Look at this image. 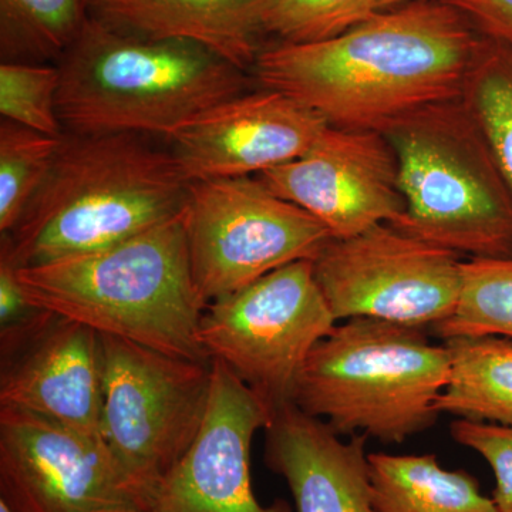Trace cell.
Segmentation results:
<instances>
[{
    "label": "cell",
    "instance_id": "cell-1",
    "mask_svg": "<svg viewBox=\"0 0 512 512\" xmlns=\"http://www.w3.org/2000/svg\"><path fill=\"white\" fill-rule=\"evenodd\" d=\"M484 39L444 0H414L330 39L265 45L252 70L264 89L318 111L330 126L379 131L463 96Z\"/></svg>",
    "mask_w": 512,
    "mask_h": 512
},
{
    "label": "cell",
    "instance_id": "cell-2",
    "mask_svg": "<svg viewBox=\"0 0 512 512\" xmlns=\"http://www.w3.org/2000/svg\"><path fill=\"white\" fill-rule=\"evenodd\" d=\"M190 181L141 134L64 133L55 161L0 252L18 268L89 254L180 217Z\"/></svg>",
    "mask_w": 512,
    "mask_h": 512
},
{
    "label": "cell",
    "instance_id": "cell-3",
    "mask_svg": "<svg viewBox=\"0 0 512 512\" xmlns=\"http://www.w3.org/2000/svg\"><path fill=\"white\" fill-rule=\"evenodd\" d=\"M37 309L165 355L210 363L200 342L208 303L192 278L183 214L89 254L18 268Z\"/></svg>",
    "mask_w": 512,
    "mask_h": 512
},
{
    "label": "cell",
    "instance_id": "cell-4",
    "mask_svg": "<svg viewBox=\"0 0 512 512\" xmlns=\"http://www.w3.org/2000/svg\"><path fill=\"white\" fill-rule=\"evenodd\" d=\"M67 133L161 134L247 92L245 70L181 39L126 35L90 16L57 62Z\"/></svg>",
    "mask_w": 512,
    "mask_h": 512
},
{
    "label": "cell",
    "instance_id": "cell-5",
    "mask_svg": "<svg viewBox=\"0 0 512 512\" xmlns=\"http://www.w3.org/2000/svg\"><path fill=\"white\" fill-rule=\"evenodd\" d=\"M450 356L426 329L387 320H345L306 359L292 403L340 437L402 444L436 423Z\"/></svg>",
    "mask_w": 512,
    "mask_h": 512
},
{
    "label": "cell",
    "instance_id": "cell-6",
    "mask_svg": "<svg viewBox=\"0 0 512 512\" xmlns=\"http://www.w3.org/2000/svg\"><path fill=\"white\" fill-rule=\"evenodd\" d=\"M399 164V229L470 258L512 256V201L463 97L403 114L379 130Z\"/></svg>",
    "mask_w": 512,
    "mask_h": 512
},
{
    "label": "cell",
    "instance_id": "cell-7",
    "mask_svg": "<svg viewBox=\"0 0 512 512\" xmlns=\"http://www.w3.org/2000/svg\"><path fill=\"white\" fill-rule=\"evenodd\" d=\"M100 436L146 503L200 433L210 403L211 362H194L100 335Z\"/></svg>",
    "mask_w": 512,
    "mask_h": 512
},
{
    "label": "cell",
    "instance_id": "cell-8",
    "mask_svg": "<svg viewBox=\"0 0 512 512\" xmlns=\"http://www.w3.org/2000/svg\"><path fill=\"white\" fill-rule=\"evenodd\" d=\"M183 221L192 278L207 303L291 262L313 261L333 238L258 177L191 181Z\"/></svg>",
    "mask_w": 512,
    "mask_h": 512
},
{
    "label": "cell",
    "instance_id": "cell-9",
    "mask_svg": "<svg viewBox=\"0 0 512 512\" xmlns=\"http://www.w3.org/2000/svg\"><path fill=\"white\" fill-rule=\"evenodd\" d=\"M336 322L312 261L302 259L208 303L200 342L211 360L224 363L275 413L292 403L306 359Z\"/></svg>",
    "mask_w": 512,
    "mask_h": 512
},
{
    "label": "cell",
    "instance_id": "cell-10",
    "mask_svg": "<svg viewBox=\"0 0 512 512\" xmlns=\"http://www.w3.org/2000/svg\"><path fill=\"white\" fill-rule=\"evenodd\" d=\"M461 255L377 224L332 238L313 259V275L336 320L373 318L436 328L456 311Z\"/></svg>",
    "mask_w": 512,
    "mask_h": 512
},
{
    "label": "cell",
    "instance_id": "cell-11",
    "mask_svg": "<svg viewBox=\"0 0 512 512\" xmlns=\"http://www.w3.org/2000/svg\"><path fill=\"white\" fill-rule=\"evenodd\" d=\"M0 491L15 512H143L140 495L101 436L5 407Z\"/></svg>",
    "mask_w": 512,
    "mask_h": 512
},
{
    "label": "cell",
    "instance_id": "cell-12",
    "mask_svg": "<svg viewBox=\"0 0 512 512\" xmlns=\"http://www.w3.org/2000/svg\"><path fill=\"white\" fill-rule=\"evenodd\" d=\"M274 194L318 218L333 238L399 227L407 205L392 146L375 130L329 126L303 156L258 175Z\"/></svg>",
    "mask_w": 512,
    "mask_h": 512
},
{
    "label": "cell",
    "instance_id": "cell-13",
    "mask_svg": "<svg viewBox=\"0 0 512 512\" xmlns=\"http://www.w3.org/2000/svg\"><path fill=\"white\" fill-rule=\"evenodd\" d=\"M210 403L184 457L150 491L143 512H292L286 500L262 505L251 484V446L274 410L218 360Z\"/></svg>",
    "mask_w": 512,
    "mask_h": 512
},
{
    "label": "cell",
    "instance_id": "cell-14",
    "mask_svg": "<svg viewBox=\"0 0 512 512\" xmlns=\"http://www.w3.org/2000/svg\"><path fill=\"white\" fill-rule=\"evenodd\" d=\"M0 407L100 436L103 349L96 330L37 309L0 330Z\"/></svg>",
    "mask_w": 512,
    "mask_h": 512
},
{
    "label": "cell",
    "instance_id": "cell-15",
    "mask_svg": "<svg viewBox=\"0 0 512 512\" xmlns=\"http://www.w3.org/2000/svg\"><path fill=\"white\" fill-rule=\"evenodd\" d=\"M328 120L284 93H244L205 110L168 137L187 180L251 177L303 156Z\"/></svg>",
    "mask_w": 512,
    "mask_h": 512
},
{
    "label": "cell",
    "instance_id": "cell-16",
    "mask_svg": "<svg viewBox=\"0 0 512 512\" xmlns=\"http://www.w3.org/2000/svg\"><path fill=\"white\" fill-rule=\"evenodd\" d=\"M265 464L284 477L298 512H377L369 436L343 441L325 421L293 403L279 407L265 429Z\"/></svg>",
    "mask_w": 512,
    "mask_h": 512
},
{
    "label": "cell",
    "instance_id": "cell-17",
    "mask_svg": "<svg viewBox=\"0 0 512 512\" xmlns=\"http://www.w3.org/2000/svg\"><path fill=\"white\" fill-rule=\"evenodd\" d=\"M275 0H89L90 16L126 35L197 43L239 69L264 49Z\"/></svg>",
    "mask_w": 512,
    "mask_h": 512
},
{
    "label": "cell",
    "instance_id": "cell-18",
    "mask_svg": "<svg viewBox=\"0 0 512 512\" xmlns=\"http://www.w3.org/2000/svg\"><path fill=\"white\" fill-rule=\"evenodd\" d=\"M377 512H500L466 470L440 466L434 454H367Z\"/></svg>",
    "mask_w": 512,
    "mask_h": 512
},
{
    "label": "cell",
    "instance_id": "cell-19",
    "mask_svg": "<svg viewBox=\"0 0 512 512\" xmlns=\"http://www.w3.org/2000/svg\"><path fill=\"white\" fill-rule=\"evenodd\" d=\"M444 346L450 373L437 412L512 426V338L460 336Z\"/></svg>",
    "mask_w": 512,
    "mask_h": 512
},
{
    "label": "cell",
    "instance_id": "cell-20",
    "mask_svg": "<svg viewBox=\"0 0 512 512\" xmlns=\"http://www.w3.org/2000/svg\"><path fill=\"white\" fill-rule=\"evenodd\" d=\"M89 18V0H0L2 62H59Z\"/></svg>",
    "mask_w": 512,
    "mask_h": 512
},
{
    "label": "cell",
    "instance_id": "cell-21",
    "mask_svg": "<svg viewBox=\"0 0 512 512\" xmlns=\"http://www.w3.org/2000/svg\"><path fill=\"white\" fill-rule=\"evenodd\" d=\"M461 97L483 131L512 201V49L485 37Z\"/></svg>",
    "mask_w": 512,
    "mask_h": 512
},
{
    "label": "cell",
    "instance_id": "cell-22",
    "mask_svg": "<svg viewBox=\"0 0 512 512\" xmlns=\"http://www.w3.org/2000/svg\"><path fill=\"white\" fill-rule=\"evenodd\" d=\"M460 299L450 318L433 329L440 339L512 338V256L470 258L461 264Z\"/></svg>",
    "mask_w": 512,
    "mask_h": 512
},
{
    "label": "cell",
    "instance_id": "cell-23",
    "mask_svg": "<svg viewBox=\"0 0 512 512\" xmlns=\"http://www.w3.org/2000/svg\"><path fill=\"white\" fill-rule=\"evenodd\" d=\"M62 137L0 123V231L10 234L46 180Z\"/></svg>",
    "mask_w": 512,
    "mask_h": 512
},
{
    "label": "cell",
    "instance_id": "cell-24",
    "mask_svg": "<svg viewBox=\"0 0 512 512\" xmlns=\"http://www.w3.org/2000/svg\"><path fill=\"white\" fill-rule=\"evenodd\" d=\"M59 67L47 64H0V114L12 121L47 134L62 137L64 128L57 111Z\"/></svg>",
    "mask_w": 512,
    "mask_h": 512
},
{
    "label": "cell",
    "instance_id": "cell-25",
    "mask_svg": "<svg viewBox=\"0 0 512 512\" xmlns=\"http://www.w3.org/2000/svg\"><path fill=\"white\" fill-rule=\"evenodd\" d=\"M373 0H275L266 16V36L278 42L330 39L373 15Z\"/></svg>",
    "mask_w": 512,
    "mask_h": 512
},
{
    "label": "cell",
    "instance_id": "cell-26",
    "mask_svg": "<svg viewBox=\"0 0 512 512\" xmlns=\"http://www.w3.org/2000/svg\"><path fill=\"white\" fill-rule=\"evenodd\" d=\"M450 434L461 446L477 451L495 477L493 500L500 512H512V426L458 419Z\"/></svg>",
    "mask_w": 512,
    "mask_h": 512
},
{
    "label": "cell",
    "instance_id": "cell-27",
    "mask_svg": "<svg viewBox=\"0 0 512 512\" xmlns=\"http://www.w3.org/2000/svg\"><path fill=\"white\" fill-rule=\"evenodd\" d=\"M481 35L512 49V0H444Z\"/></svg>",
    "mask_w": 512,
    "mask_h": 512
},
{
    "label": "cell",
    "instance_id": "cell-28",
    "mask_svg": "<svg viewBox=\"0 0 512 512\" xmlns=\"http://www.w3.org/2000/svg\"><path fill=\"white\" fill-rule=\"evenodd\" d=\"M36 312L19 284L18 266L0 252V330L16 328Z\"/></svg>",
    "mask_w": 512,
    "mask_h": 512
},
{
    "label": "cell",
    "instance_id": "cell-29",
    "mask_svg": "<svg viewBox=\"0 0 512 512\" xmlns=\"http://www.w3.org/2000/svg\"><path fill=\"white\" fill-rule=\"evenodd\" d=\"M409 2H414V0H373L372 9L373 13H376L380 12V10L396 8V6L404 5V3Z\"/></svg>",
    "mask_w": 512,
    "mask_h": 512
},
{
    "label": "cell",
    "instance_id": "cell-30",
    "mask_svg": "<svg viewBox=\"0 0 512 512\" xmlns=\"http://www.w3.org/2000/svg\"><path fill=\"white\" fill-rule=\"evenodd\" d=\"M0 512H15L12 508L9 507L8 503L5 500L0 498Z\"/></svg>",
    "mask_w": 512,
    "mask_h": 512
},
{
    "label": "cell",
    "instance_id": "cell-31",
    "mask_svg": "<svg viewBox=\"0 0 512 512\" xmlns=\"http://www.w3.org/2000/svg\"><path fill=\"white\" fill-rule=\"evenodd\" d=\"M104 512H141L138 510H111V511H104Z\"/></svg>",
    "mask_w": 512,
    "mask_h": 512
}]
</instances>
